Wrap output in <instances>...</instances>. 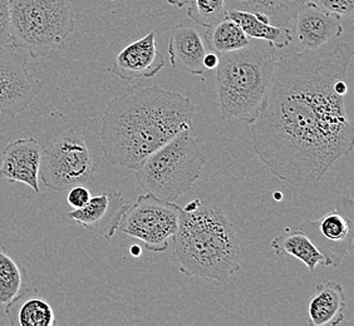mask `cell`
<instances>
[{
	"label": "cell",
	"instance_id": "12",
	"mask_svg": "<svg viewBox=\"0 0 354 326\" xmlns=\"http://www.w3.org/2000/svg\"><path fill=\"white\" fill-rule=\"evenodd\" d=\"M165 67L164 55L158 50L156 33L132 41L117 55L111 72L123 81L132 82L138 78H152Z\"/></svg>",
	"mask_w": 354,
	"mask_h": 326
},
{
	"label": "cell",
	"instance_id": "22",
	"mask_svg": "<svg viewBox=\"0 0 354 326\" xmlns=\"http://www.w3.org/2000/svg\"><path fill=\"white\" fill-rule=\"evenodd\" d=\"M27 287L26 270L0 249V305H8Z\"/></svg>",
	"mask_w": 354,
	"mask_h": 326
},
{
	"label": "cell",
	"instance_id": "29",
	"mask_svg": "<svg viewBox=\"0 0 354 326\" xmlns=\"http://www.w3.org/2000/svg\"><path fill=\"white\" fill-rule=\"evenodd\" d=\"M141 251H142V250H141V247H140V246H137V245H133V246L130 249L131 255H132V256H135V258H138V256L141 255Z\"/></svg>",
	"mask_w": 354,
	"mask_h": 326
},
{
	"label": "cell",
	"instance_id": "30",
	"mask_svg": "<svg viewBox=\"0 0 354 326\" xmlns=\"http://www.w3.org/2000/svg\"><path fill=\"white\" fill-rule=\"evenodd\" d=\"M274 198H275V200H281V193H280V192H275V193H274Z\"/></svg>",
	"mask_w": 354,
	"mask_h": 326
},
{
	"label": "cell",
	"instance_id": "19",
	"mask_svg": "<svg viewBox=\"0 0 354 326\" xmlns=\"http://www.w3.org/2000/svg\"><path fill=\"white\" fill-rule=\"evenodd\" d=\"M272 247L275 255H290L300 260L307 266L310 272L315 271L318 266L324 267H335L332 258H328L324 252L314 244L307 233L301 230L281 235L272 238Z\"/></svg>",
	"mask_w": 354,
	"mask_h": 326
},
{
	"label": "cell",
	"instance_id": "27",
	"mask_svg": "<svg viewBox=\"0 0 354 326\" xmlns=\"http://www.w3.org/2000/svg\"><path fill=\"white\" fill-rule=\"evenodd\" d=\"M218 61H220V58H218V53H206L204 57V67L205 69H216V67L218 66Z\"/></svg>",
	"mask_w": 354,
	"mask_h": 326
},
{
	"label": "cell",
	"instance_id": "3",
	"mask_svg": "<svg viewBox=\"0 0 354 326\" xmlns=\"http://www.w3.org/2000/svg\"><path fill=\"white\" fill-rule=\"evenodd\" d=\"M172 260L185 276L225 282L241 267V245L232 221L210 198L180 207Z\"/></svg>",
	"mask_w": 354,
	"mask_h": 326
},
{
	"label": "cell",
	"instance_id": "24",
	"mask_svg": "<svg viewBox=\"0 0 354 326\" xmlns=\"http://www.w3.org/2000/svg\"><path fill=\"white\" fill-rule=\"evenodd\" d=\"M13 47L10 35V0H0V48Z\"/></svg>",
	"mask_w": 354,
	"mask_h": 326
},
{
	"label": "cell",
	"instance_id": "4",
	"mask_svg": "<svg viewBox=\"0 0 354 326\" xmlns=\"http://www.w3.org/2000/svg\"><path fill=\"white\" fill-rule=\"evenodd\" d=\"M270 44L249 43L224 53L216 67L218 108L225 121L252 124L261 112L272 87L275 55Z\"/></svg>",
	"mask_w": 354,
	"mask_h": 326
},
{
	"label": "cell",
	"instance_id": "5",
	"mask_svg": "<svg viewBox=\"0 0 354 326\" xmlns=\"http://www.w3.org/2000/svg\"><path fill=\"white\" fill-rule=\"evenodd\" d=\"M205 161L192 129H187L141 161L135 169V176L147 193L176 202L198 181Z\"/></svg>",
	"mask_w": 354,
	"mask_h": 326
},
{
	"label": "cell",
	"instance_id": "20",
	"mask_svg": "<svg viewBox=\"0 0 354 326\" xmlns=\"http://www.w3.org/2000/svg\"><path fill=\"white\" fill-rule=\"evenodd\" d=\"M308 0H225L227 10H245L264 14L278 27H288Z\"/></svg>",
	"mask_w": 354,
	"mask_h": 326
},
{
	"label": "cell",
	"instance_id": "1",
	"mask_svg": "<svg viewBox=\"0 0 354 326\" xmlns=\"http://www.w3.org/2000/svg\"><path fill=\"white\" fill-rule=\"evenodd\" d=\"M352 55L348 43L334 41L275 63L272 87L250 132L260 162L280 181L310 189L353 151L344 103Z\"/></svg>",
	"mask_w": 354,
	"mask_h": 326
},
{
	"label": "cell",
	"instance_id": "11",
	"mask_svg": "<svg viewBox=\"0 0 354 326\" xmlns=\"http://www.w3.org/2000/svg\"><path fill=\"white\" fill-rule=\"evenodd\" d=\"M130 204L121 192L109 190L93 195L87 204L68 212L69 220L106 240L113 238Z\"/></svg>",
	"mask_w": 354,
	"mask_h": 326
},
{
	"label": "cell",
	"instance_id": "16",
	"mask_svg": "<svg viewBox=\"0 0 354 326\" xmlns=\"http://www.w3.org/2000/svg\"><path fill=\"white\" fill-rule=\"evenodd\" d=\"M346 294L337 281L318 284L308 305L309 324L312 326H337L344 321Z\"/></svg>",
	"mask_w": 354,
	"mask_h": 326
},
{
	"label": "cell",
	"instance_id": "9",
	"mask_svg": "<svg viewBox=\"0 0 354 326\" xmlns=\"http://www.w3.org/2000/svg\"><path fill=\"white\" fill-rule=\"evenodd\" d=\"M333 206L324 216L314 221H306L300 224L299 229L328 258H332L337 267L353 249L354 202L348 196H339Z\"/></svg>",
	"mask_w": 354,
	"mask_h": 326
},
{
	"label": "cell",
	"instance_id": "10",
	"mask_svg": "<svg viewBox=\"0 0 354 326\" xmlns=\"http://www.w3.org/2000/svg\"><path fill=\"white\" fill-rule=\"evenodd\" d=\"M41 81L28 70V58L13 47L0 48V116L27 111L41 93Z\"/></svg>",
	"mask_w": 354,
	"mask_h": 326
},
{
	"label": "cell",
	"instance_id": "8",
	"mask_svg": "<svg viewBox=\"0 0 354 326\" xmlns=\"http://www.w3.org/2000/svg\"><path fill=\"white\" fill-rule=\"evenodd\" d=\"M178 216L180 206L175 202L146 193L129 206L118 230L142 241L149 251L164 252L176 233Z\"/></svg>",
	"mask_w": 354,
	"mask_h": 326
},
{
	"label": "cell",
	"instance_id": "23",
	"mask_svg": "<svg viewBox=\"0 0 354 326\" xmlns=\"http://www.w3.org/2000/svg\"><path fill=\"white\" fill-rule=\"evenodd\" d=\"M187 17L204 28H212L226 18L225 0H191Z\"/></svg>",
	"mask_w": 354,
	"mask_h": 326
},
{
	"label": "cell",
	"instance_id": "15",
	"mask_svg": "<svg viewBox=\"0 0 354 326\" xmlns=\"http://www.w3.org/2000/svg\"><path fill=\"white\" fill-rule=\"evenodd\" d=\"M167 52L171 66L176 72L192 75H204L206 44L203 35L194 28L184 24H176L172 28Z\"/></svg>",
	"mask_w": 354,
	"mask_h": 326
},
{
	"label": "cell",
	"instance_id": "7",
	"mask_svg": "<svg viewBox=\"0 0 354 326\" xmlns=\"http://www.w3.org/2000/svg\"><path fill=\"white\" fill-rule=\"evenodd\" d=\"M95 164L80 132H63L46 150L41 151L39 177L49 190L64 192L78 184L95 181Z\"/></svg>",
	"mask_w": 354,
	"mask_h": 326
},
{
	"label": "cell",
	"instance_id": "21",
	"mask_svg": "<svg viewBox=\"0 0 354 326\" xmlns=\"http://www.w3.org/2000/svg\"><path fill=\"white\" fill-rule=\"evenodd\" d=\"M206 29L207 30L204 35L205 44L218 55L239 50L250 43V38H248L238 23L227 17L216 26Z\"/></svg>",
	"mask_w": 354,
	"mask_h": 326
},
{
	"label": "cell",
	"instance_id": "2",
	"mask_svg": "<svg viewBox=\"0 0 354 326\" xmlns=\"http://www.w3.org/2000/svg\"><path fill=\"white\" fill-rule=\"evenodd\" d=\"M192 102L186 95L157 84L129 87L103 112V156L112 166L135 170L153 151L192 129Z\"/></svg>",
	"mask_w": 354,
	"mask_h": 326
},
{
	"label": "cell",
	"instance_id": "14",
	"mask_svg": "<svg viewBox=\"0 0 354 326\" xmlns=\"http://www.w3.org/2000/svg\"><path fill=\"white\" fill-rule=\"evenodd\" d=\"M41 156V144L33 137L15 140L1 153L0 178L12 184H27L35 193L41 195L38 182Z\"/></svg>",
	"mask_w": 354,
	"mask_h": 326
},
{
	"label": "cell",
	"instance_id": "17",
	"mask_svg": "<svg viewBox=\"0 0 354 326\" xmlns=\"http://www.w3.org/2000/svg\"><path fill=\"white\" fill-rule=\"evenodd\" d=\"M6 313L13 326L55 325L53 307L32 287L6 305Z\"/></svg>",
	"mask_w": 354,
	"mask_h": 326
},
{
	"label": "cell",
	"instance_id": "6",
	"mask_svg": "<svg viewBox=\"0 0 354 326\" xmlns=\"http://www.w3.org/2000/svg\"><path fill=\"white\" fill-rule=\"evenodd\" d=\"M73 32L71 0H10L12 46L33 59L62 49Z\"/></svg>",
	"mask_w": 354,
	"mask_h": 326
},
{
	"label": "cell",
	"instance_id": "25",
	"mask_svg": "<svg viewBox=\"0 0 354 326\" xmlns=\"http://www.w3.org/2000/svg\"><path fill=\"white\" fill-rule=\"evenodd\" d=\"M324 9L339 17H349L353 13L354 0H313Z\"/></svg>",
	"mask_w": 354,
	"mask_h": 326
},
{
	"label": "cell",
	"instance_id": "18",
	"mask_svg": "<svg viewBox=\"0 0 354 326\" xmlns=\"http://www.w3.org/2000/svg\"><path fill=\"white\" fill-rule=\"evenodd\" d=\"M226 17L236 21L248 38L266 41L272 48L288 47L294 39L289 27H278L272 24L264 14L245 10H227Z\"/></svg>",
	"mask_w": 354,
	"mask_h": 326
},
{
	"label": "cell",
	"instance_id": "26",
	"mask_svg": "<svg viewBox=\"0 0 354 326\" xmlns=\"http://www.w3.org/2000/svg\"><path fill=\"white\" fill-rule=\"evenodd\" d=\"M91 196L92 195H91V192L86 186L78 184V186L69 189L68 195H67V202H68L69 206L73 207V210L81 209L84 204H87Z\"/></svg>",
	"mask_w": 354,
	"mask_h": 326
},
{
	"label": "cell",
	"instance_id": "13",
	"mask_svg": "<svg viewBox=\"0 0 354 326\" xmlns=\"http://www.w3.org/2000/svg\"><path fill=\"white\" fill-rule=\"evenodd\" d=\"M295 38L301 49L313 50L337 41L343 33L341 17L313 0L300 8L295 17Z\"/></svg>",
	"mask_w": 354,
	"mask_h": 326
},
{
	"label": "cell",
	"instance_id": "28",
	"mask_svg": "<svg viewBox=\"0 0 354 326\" xmlns=\"http://www.w3.org/2000/svg\"><path fill=\"white\" fill-rule=\"evenodd\" d=\"M170 6L177 8H184L190 4L191 0H166Z\"/></svg>",
	"mask_w": 354,
	"mask_h": 326
}]
</instances>
